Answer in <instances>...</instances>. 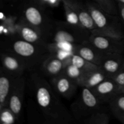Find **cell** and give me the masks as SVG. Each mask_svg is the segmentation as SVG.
<instances>
[{"instance_id":"cell-8","label":"cell","mask_w":124,"mask_h":124,"mask_svg":"<svg viewBox=\"0 0 124 124\" xmlns=\"http://www.w3.org/2000/svg\"><path fill=\"white\" fill-rule=\"evenodd\" d=\"M75 53L79 54L87 61L100 65L104 54L99 52L91 44L80 45L76 46Z\"/></svg>"},{"instance_id":"cell-22","label":"cell","mask_w":124,"mask_h":124,"mask_svg":"<svg viewBox=\"0 0 124 124\" xmlns=\"http://www.w3.org/2000/svg\"><path fill=\"white\" fill-rule=\"evenodd\" d=\"M84 122L88 124H107L109 122V117L107 114L96 111L85 119Z\"/></svg>"},{"instance_id":"cell-9","label":"cell","mask_w":124,"mask_h":124,"mask_svg":"<svg viewBox=\"0 0 124 124\" xmlns=\"http://www.w3.org/2000/svg\"><path fill=\"white\" fill-rule=\"evenodd\" d=\"M69 64H70V61L61 60L53 54L45 61L42 67L47 75L54 78L62 73L65 66Z\"/></svg>"},{"instance_id":"cell-26","label":"cell","mask_w":124,"mask_h":124,"mask_svg":"<svg viewBox=\"0 0 124 124\" xmlns=\"http://www.w3.org/2000/svg\"><path fill=\"white\" fill-rule=\"evenodd\" d=\"M112 79L117 85L119 93H124V66Z\"/></svg>"},{"instance_id":"cell-29","label":"cell","mask_w":124,"mask_h":124,"mask_svg":"<svg viewBox=\"0 0 124 124\" xmlns=\"http://www.w3.org/2000/svg\"><path fill=\"white\" fill-rule=\"evenodd\" d=\"M39 2H41L42 4H47L50 6V2L51 0H38Z\"/></svg>"},{"instance_id":"cell-14","label":"cell","mask_w":124,"mask_h":124,"mask_svg":"<svg viewBox=\"0 0 124 124\" xmlns=\"http://www.w3.org/2000/svg\"><path fill=\"white\" fill-rule=\"evenodd\" d=\"M24 16L29 25L38 30L44 23V16L39 8L35 6H29L24 11Z\"/></svg>"},{"instance_id":"cell-7","label":"cell","mask_w":124,"mask_h":124,"mask_svg":"<svg viewBox=\"0 0 124 124\" xmlns=\"http://www.w3.org/2000/svg\"><path fill=\"white\" fill-rule=\"evenodd\" d=\"M69 1L77 13L79 20L82 27L86 31L88 30L91 33L95 30L96 25L87 7H84L81 4L74 0H69Z\"/></svg>"},{"instance_id":"cell-20","label":"cell","mask_w":124,"mask_h":124,"mask_svg":"<svg viewBox=\"0 0 124 124\" xmlns=\"http://www.w3.org/2000/svg\"><path fill=\"white\" fill-rule=\"evenodd\" d=\"M76 46L77 45L76 44L67 42H59L49 44L47 45V48L52 54L58 52H69L75 53Z\"/></svg>"},{"instance_id":"cell-2","label":"cell","mask_w":124,"mask_h":124,"mask_svg":"<svg viewBox=\"0 0 124 124\" xmlns=\"http://www.w3.org/2000/svg\"><path fill=\"white\" fill-rule=\"evenodd\" d=\"M96 25L95 30L91 33L108 36L119 40H124V34L115 16L103 10L98 4L88 3L86 6Z\"/></svg>"},{"instance_id":"cell-17","label":"cell","mask_w":124,"mask_h":124,"mask_svg":"<svg viewBox=\"0 0 124 124\" xmlns=\"http://www.w3.org/2000/svg\"><path fill=\"white\" fill-rule=\"evenodd\" d=\"M70 63L77 67L84 73L94 71L100 69L99 65L87 61L76 53H73L70 57Z\"/></svg>"},{"instance_id":"cell-18","label":"cell","mask_w":124,"mask_h":124,"mask_svg":"<svg viewBox=\"0 0 124 124\" xmlns=\"http://www.w3.org/2000/svg\"><path fill=\"white\" fill-rule=\"evenodd\" d=\"M53 42H67L76 44L81 41V38L73 31L65 29H59L54 34Z\"/></svg>"},{"instance_id":"cell-21","label":"cell","mask_w":124,"mask_h":124,"mask_svg":"<svg viewBox=\"0 0 124 124\" xmlns=\"http://www.w3.org/2000/svg\"><path fill=\"white\" fill-rule=\"evenodd\" d=\"M62 73L73 80L78 85L79 82L83 76L84 72L77 67L70 63L65 66Z\"/></svg>"},{"instance_id":"cell-16","label":"cell","mask_w":124,"mask_h":124,"mask_svg":"<svg viewBox=\"0 0 124 124\" xmlns=\"http://www.w3.org/2000/svg\"><path fill=\"white\" fill-rule=\"evenodd\" d=\"M24 87V81L21 80L19 87H18V92L12 94L10 98V110L16 116H19L22 110Z\"/></svg>"},{"instance_id":"cell-28","label":"cell","mask_w":124,"mask_h":124,"mask_svg":"<svg viewBox=\"0 0 124 124\" xmlns=\"http://www.w3.org/2000/svg\"><path fill=\"white\" fill-rule=\"evenodd\" d=\"M117 6H118L117 7H118V12L120 15V18L124 24V4L118 3Z\"/></svg>"},{"instance_id":"cell-12","label":"cell","mask_w":124,"mask_h":124,"mask_svg":"<svg viewBox=\"0 0 124 124\" xmlns=\"http://www.w3.org/2000/svg\"><path fill=\"white\" fill-rule=\"evenodd\" d=\"M64 5L65 15L66 17L67 23L68 25H70L79 32L82 33V31H86L80 23L77 13L73 7L69 0H62Z\"/></svg>"},{"instance_id":"cell-5","label":"cell","mask_w":124,"mask_h":124,"mask_svg":"<svg viewBox=\"0 0 124 124\" xmlns=\"http://www.w3.org/2000/svg\"><path fill=\"white\" fill-rule=\"evenodd\" d=\"M91 90L99 100L103 101L109 102L111 98L119 94L116 83L112 78H109Z\"/></svg>"},{"instance_id":"cell-30","label":"cell","mask_w":124,"mask_h":124,"mask_svg":"<svg viewBox=\"0 0 124 124\" xmlns=\"http://www.w3.org/2000/svg\"><path fill=\"white\" fill-rule=\"evenodd\" d=\"M118 2V3L122 4H124V0H116Z\"/></svg>"},{"instance_id":"cell-25","label":"cell","mask_w":124,"mask_h":124,"mask_svg":"<svg viewBox=\"0 0 124 124\" xmlns=\"http://www.w3.org/2000/svg\"><path fill=\"white\" fill-rule=\"evenodd\" d=\"M4 64L6 69L12 71H18V70H20L22 67L19 62L14 57L10 56L4 57Z\"/></svg>"},{"instance_id":"cell-13","label":"cell","mask_w":124,"mask_h":124,"mask_svg":"<svg viewBox=\"0 0 124 124\" xmlns=\"http://www.w3.org/2000/svg\"><path fill=\"white\" fill-rule=\"evenodd\" d=\"M13 50L18 55L24 58L33 57L37 52L36 45L25 40H19L13 44Z\"/></svg>"},{"instance_id":"cell-27","label":"cell","mask_w":124,"mask_h":124,"mask_svg":"<svg viewBox=\"0 0 124 124\" xmlns=\"http://www.w3.org/2000/svg\"><path fill=\"white\" fill-rule=\"evenodd\" d=\"M0 119L2 123L5 124H12L15 121L14 114L10 110L9 111L4 110L2 111L0 116Z\"/></svg>"},{"instance_id":"cell-23","label":"cell","mask_w":124,"mask_h":124,"mask_svg":"<svg viewBox=\"0 0 124 124\" xmlns=\"http://www.w3.org/2000/svg\"><path fill=\"white\" fill-rule=\"evenodd\" d=\"M98 6L108 14L116 16L119 13L118 7L113 0H96Z\"/></svg>"},{"instance_id":"cell-31","label":"cell","mask_w":124,"mask_h":124,"mask_svg":"<svg viewBox=\"0 0 124 124\" xmlns=\"http://www.w3.org/2000/svg\"><path fill=\"white\" fill-rule=\"evenodd\" d=\"M2 17H3V15L1 13H0V18H2Z\"/></svg>"},{"instance_id":"cell-6","label":"cell","mask_w":124,"mask_h":124,"mask_svg":"<svg viewBox=\"0 0 124 124\" xmlns=\"http://www.w3.org/2000/svg\"><path fill=\"white\" fill-rule=\"evenodd\" d=\"M53 85L56 92L65 98H70L76 90L77 84L62 73L53 78Z\"/></svg>"},{"instance_id":"cell-19","label":"cell","mask_w":124,"mask_h":124,"mask_svg":"<svg viewBox=\"0 0 124 124\" xmlns=\"http://www.w3.org/2000/svg\"><path fill=\"white\" fill-rule=\"evenodd\" d=\"M21 35L24 40L35 44H39L41 42L40 33L36 29L31 25H24L21 29Z\"/></svg>"},{"instance_id":"cell-4","label":"cell","mask_w":124,"mask_h":124,"mask_svg":"<svg viewBox=\"0 0 124 124\" xmlns=\"http://www.w3.org/2000/svg\"><path fill=\"white\" fill-rule=\"evenodd\" d=\"M124 66L122 53L104 54L99 65L100 69L109 78H113Z\"/></svg>"},{"instance_id":"cell-3","label":"cell","mask_w":124,"mask_h":124,"mask_svg":"<svg viewBox=\"0 0 124 124\" xmlns=\"http://www.w3.org/2000/svg\"><path fill=\"white\" fill-rule=\"evenodd\" d=\"M88 42L103 54H122L124 51V41L108 36L91 33Z\"/></svg>"},{"instance_id":"cell-15","label":"cell","mask_w":124,"mask_h":124,"mask_svg":"<svg viewBox=\"0 0 124 124\" xmlns=\"http://www.w3.org/2000/svg\"><path fill=\"white\" fill-rule=\"evenodd\" d=\"M114 116L124 124V93H119L108 102Z\"/></svg>"},{"instance_id":"cell-1","label":"cell","mask_w":124,"mask_h":124,"mask_svg":"<svg viewBox=\"0 0 124 124\" xmlns=\"http://www.w3.org/2000/svg\"><path fill=\"white\" fill-rule=\"evenodd\" d=\"M34 82L36 101L46 119L53 123L67 122L70 116L57 99L50 86L45 80L37 76Z\"/></svg>"},{"instance_id":"cell-24","label":"cell","mask_w":124,"mask_h":124,"mask_svg":"<svg viewBox=\"0 0 124 124\" xmlns=\"http://www.w3.org/2000/svg\"><path fill=\"white\" fill-rule=\"evenodd\" d=\"M10 84L7 78L0 77V103L4 102L9 93Z\"/></svg>"},{"instance_id":"cell-10","label":"cell","mask_w":124,"mask_h":124,"mask_svg":"<svg viewBox=\"0 0 124 124\" xmlns=\"http://www.w3.org/2000/svg\"><path fill=\"white\" fill-rule=\"evenodd\" d=\"M82 93L81 95V107L87 110L88 112H90L91 115L96 112L99 107L101 101L97 98L96 96L93 93L92 90L85 87H82Z\"/></svg>"},{"instance_id":"cell-11","label":"cell","mask_w":124,"mask_h":124,"mask_svg":"<svg viewBox=\"0 0 124 124\" xmlns=\"http://www.w3.org/2000/svg\"><path fill=\"white\" fill-rule=\"evenodd\" d=\"M107 78H108L101 69H99L94 71L84 73L78 85L92 89Z\"/></svg>"}]
</instances>
